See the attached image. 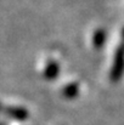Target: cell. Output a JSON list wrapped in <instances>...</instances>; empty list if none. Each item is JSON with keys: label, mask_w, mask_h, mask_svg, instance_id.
I'll use <instances>...</instances> for the list:
<instances>
[{"label": "cell", "mask_w": 124, "mask_h": 125, "mask_svg": "<svg viewBox=\"0 0 124 125\" xmlns=\"http://www.w3.org/2000/svg\"><path fill=\"white\" fill-rule=\"evenodd\" d=\"M124 71V44L118 49L113 63V68L111 72V77L113 80H118L122 77V73Z\"/></svg>", "instance_id": "obj_1"}, {"label": "cell", "mask_w": 124, "mask_h": 125, "mask_svg": "<svg viewBox=\"0 0 124 125\" xmlns=\"http://www.w3.org/2000/svg\"><path fill=\"white\" fill-rule=\"evenodd\" d=\"M57 72H58V67H57V64H56L55 62L50 63V64L47 66L46 71H45L46 78H49V79H51V78H55V77H56V74H57Z\"/></svg>", "instance_id": "obj_2"}, {"label": "cell", "mask_w": 124, "mask_h": 125, "mask_svg": "<svg viewBox=\"0 0 124 125\" xmlns=\"http://www.w3.org/2000/svg\"><path fill=\"white\" fill-rule=\"evenodd\" d=\"M103 40H105V33H103L102 31H99V32L95 34V38H94V44H95V46H96V47L102 46Z\"/></svg>", "instance_id": "obj_3"}]
</instances>
